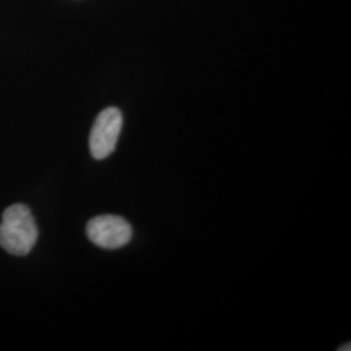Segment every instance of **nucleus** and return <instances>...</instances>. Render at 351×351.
Wrapping results in <instances>:
<instances>
[{
	"label": "nucleus",
	"mask_w": 351,
	"mask_h": 351,
	"mask_svg": "<svg viewBox=\"0 0 351 351\" xmlns=\"http://www.w3.org/2000/svg\"><path fill=\"white\" fill-rule=\"evenodd\" d=\"M38 239V228L25 204H13L1 217L0 246L17 256L29 254Z\"/></svg>",
	"instance_id": "1"
},
{
	"label": "nucleus",
	"mask_w": 351,
	"mask_h": 351,
	"mask_svg": "<svg viewBox=\"0 0 351 351\" xmlns=\"http://www.w3.org/2000/svg\"><path fill=\"white\" fill-rule=\"evenodd\" d=\"M123 128V113L116 107L103 110L94 121L88 146L94 159L103 160L112 154Z\"/></svg>",
	"instance_id": "2"
},
{
	"label": "nucleus",
	"mask_w": 351,
	"mask_h": 351,
	"mask_svg": "<svg viewBox=\"0 0 351 351\" xmlns=\"http://www.w3.org/2000/svg\"><path fill=\"white\" fill-rule=\"evenodd\" d=\"M86 234L94 245L101 249L116 250L130 242L133 230L125 219L116 215H101L88 221Z\"/></svg>",
	"instance_id": "3"
},
{
	"label": "nucleus",
	"mask_w": 351,
	"mask_h": 351,
	"mask_svg": "<svg viewBox=\"0 0 351 351\" xmlns=\"http://www.w3.org/2000/svg\"><path fill=\"white\" fill-rule=\"evenodd\" d=\"M349 346H350V345H348V348H341V349H339V350H350V348H349Z\"/></svg>",
	"instance_id": "4"
}]
</instances>
